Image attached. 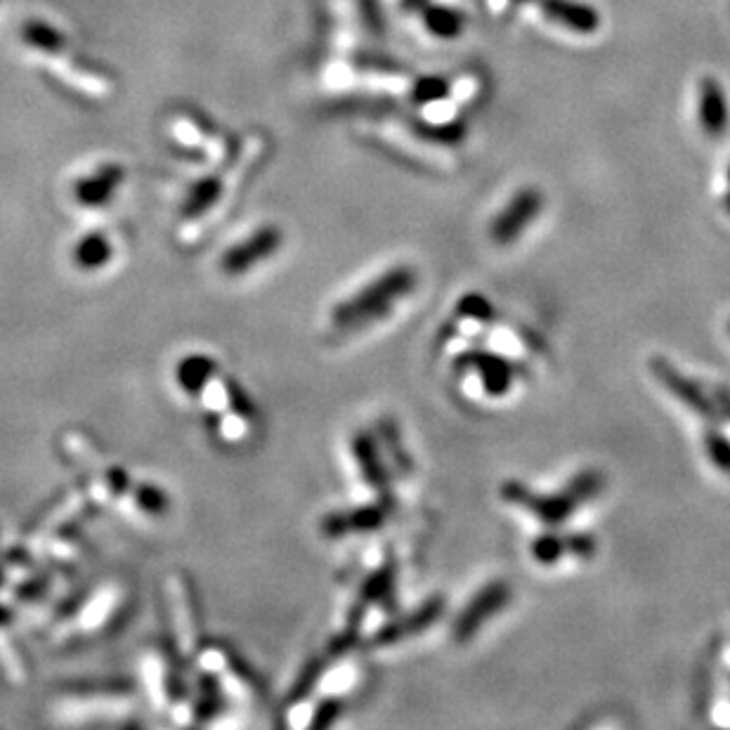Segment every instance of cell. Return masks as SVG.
Here are the masks:
<instances>
[{
	"mask_svg": "<svg viewBox=\"0 0 730 730\" xmlns=\"http://www.w3.org/2000/svg\"><path fill=\"white\" fill-rule=\"evenodd\" d=\"M714 395H716V402H719L723 416H728V419H730V388L728 386L716 388Z\"/></svg>",
	"mask_w": 730,
	"mask_h": 730,
	"instance_id": "cell-22",
	"label": "cell"
},
{
	"mask_svg": "<svg viewBox=\"0 0 730 730\" xmlns=\"http://www.w3.org/2000/svg\"><path fill=\"white\" fill-rule=\"evenodd\" d=\"M728 336H730V322H728Z\"/></svg>",
	"mask_w": 730,
	"mask_h": 730,
	"instance_id": "cell-24",
	"label": "cell"
},
{
	"mask_svg": "<svg viewBox=\"0 0 730 730\" xmlns=\"http://www.w3.org/2000/svg\"><path fill=\"white\" fill-rule=\"evenodd\" d=\"M723 204H726V211L730 213V192L726 194V201H723Z\"/></svg>",
	"mask_w": 730,
	"mask_h": 730,
	"instance_id": "cell-23",
	"label": "cell"
},
{
	"mask_svg": "<svg viewBox=\"0 0 730 730\" xmlns=\"http://www.w3.org/2000/svg\"><path fill=\"white\" fill-rule=\"evenodd\" d=\"M416 284H419V275H416L414 267H390L381 277L362 286L348 301L338 303L331 310V327L338 331H357L381 322L395 310L397 303L404 301L416 289Z\"/></svg>",
	"mask_w": 730,
	"mask_h": 730,
	"instance_id": "cell-1",
	"label": "cell"
},
{
	"mask_svg": "<svg viewBox=\"0 0 730 730\" xmlns=\"http://www.w3.org/2000/svg\"><path fill=\"white\" fill-rule=\"evenodd\" d=\"M456 312L464 317H475V319H482V322H487V319H492V305L485 301V298L478 296V293H471V296H466L464 301L459 303V308H456Z\"/></svg>",
	"mask_w": 730,
	"mask_h": 730,
	"instance_id": "cell-21",
	"label": "cell"
},
{
	"mask_svg": "<svg viewBox=\"0 0 730 730\" xmlns=\"http://www.w3.org/2000/svg\"><path fill=\"white\" fill-rule=\"evenodd\" d=\"M447 83L442 81V78H423V81L416 83L414 88V100L416 102H435V100H442V97L447 95Z\"/></svg>",
	"mask_w": 730,
	"mask_h": 730,
	"instance_id": "cell-20",
	"label": "cell"
},
{
	"mask_svg": "<svg viewBox=\"0 0 730 730\" xmlns=\"http://www.w3.org/2000/svg\"><path fill=\"white\" fill-rule=\"evenodd\" d=\"M539 8L551 22L563 24L575 34H593L601 26L598 12L577 0H539Z\"/></svg>",
	"mask_w": 730,
	"mask_h": 730,
	"instance_id": "cell-11",
	"label": "cell"
},
{
	"mask_svg": "<svg viewBox=\"0 0 730 730\" xmlns=\"http://www.w3.org/2000/svg\"><path fill=\"white\" fill-rule=\"evenodd\" d=\"M650 371H653V376L662 383L664 388L669 390L671 395L676 397V400H679L681 404H686L690 412H695L705 421L719 426L723 419V412H721L719 402H716V395H707L705 388H702L700 383L683 374L681 369H676L674 364H671L669 360H664V357H653V360H650Z\"/></svg>",
	"mask_w": 730,
	"mask_h": 730,
	"instance_id": "cell-3",
	"label": "cell"
},
{
	"mask_svg": "<svg viewBox=\"0 0 730 730\" xmlns=\"http://www.w3.org/2000/svg\"><path fill=\"white\" fill-rule=\"evenodd\" d=\"M279 246H282V232H279L277 227H263V230L253 232L249 239L232 246V249L225 253L223 270L227 275H239V272L251 270L253 265L270 258Z\"/></svg>",
	"mask_w": 730,
	"mask_h": 730,
	"instance_id": "cell-8",
	"label": "cell"
},
{
	"mask_svg": "<svg viewBox=\"0 0 730 730\" xmlns=\"http://www.w3.org/2000/svg\"><path fill=\"white\" fill-rule=\"evenodd\" d=\"M123 180V168L121 166H102L100 171H95L93 175H86L83 180H78V185L74 189L78 204L81 206H104L109 199L114 197V192L119 189Z\"/></svg>",
	"mask_w": 730,
	"mask_h": 730,
	"instance_id": "cell-13",
	"label": "cell"
},
{
	"mask_svg": "<svg viewBox=\"0 0 730 730\" xmlns=\"http://www.w3.org/2000/svg\"><path fill=\"white\" fill-rule=\"evenodd\" d=\"M395 582H397L395 565L386 563L383 567H378L374 575H371L362 586V591H360L362 603L371 605V603L388 601V596H395Z\"/></svg>",
	"mask_w": 730,
	"mask_h": 730,
	"instance_id": "cell-15",
	"label": "cell"
},
{
	"mask_svg": "<svg viewBox=\"0 0 730 730\" xmlns=\"http://www.w3.org/2000/svg\"><path fill=\"white\" fill-rule=\"evenodd\" d=\"M544 206V197L539 189L527 187L520 189V192L513 197L508 204L501 208V213L494 218V223L490 227V234L494 239V244L499 246H508L513 244L520 234H523L527 227L534 223L539 211Z\"/></svg>",
	"mask_w": 730,
	"mask_h": 730,
	"instance_id": "cell-5",
	"label": "cell"
},
{
	"mask_svg": "<svg viewBox=\"0 0 730 730\" xmlns=\"http://www.w3.org/2000/svg\"><path fill=\"white\" fill-rule=\"evenodd\" d=\"M442 612H445V601H442L440 596L428 598V601L421 603L414 612H409V615L404 617H397L390 624H386V627L378 629L374 638H371V645H376V648H386V645H397L407 641V638L433 627V624L442 617Z\"/></svg>",
	"mask_w": 730,
	"mask_h": 730,
	"instance_id": "cell-7",
	"label": "cell"
},
{
	"mask_svg": "<svg viewBox=\"0 0 730 730\" xmlns=\"http://www.w3.org/2000/svg\"><path fill=\"white\" fill-rule=\"evenodd\" d=\"M603 487L605 475L596 471V468H586L558 492H534L523 482L508 480L501 485V499L508 501L511 506L525 508L539 523L558 527L567 518L575 516L577 508H582L586 501L596 499L603 492Z\"/></svg>",
	"mask_w": 730,
	"mask_h": 730,
	"instance_id": "cell-2",
	"label": "cell"
},
{
	"mask_svg": "<svg viewBox=\"0 0 730 730\" xmlns=\"http://www.w3.org/2000/svg\"><path fill=\"white\" fill-rule=\"evenodd\" d=\"M456 371H473L480 378L485 395L501 397L511 390L516 378L520 376V367L501 355L482 353V350H468L454 360Z\"/></svg>",
	"mask_w": 730,
	"mask_h": 730,
	"instance_id": "cell-6",
	"label": "cell"
},
{
	"mask_svg": "<svg viewBox=\"0 0 730 730\" xmlns=\"http://www.w3.org/2000/svg\"><path fill=\"white\" fill-rule=\"evenodd\" d=\"M112 256V244H109L107 237L102 234H86L76 246V263L83 265L86 270H93V267H100Z\"/></svg>",
	"mask_w": 730,
	"mask_h": 730,
	"instance_id": "cell-16",
	"label": "cell"
},
{
	"mask_svg": "<svg viewBox=\"0 0 730 730\" xmlns=\"http://www.w3.org/2000/svg\"><path fill=\"white\" fill-rule=\"evenodd\" d=\"M511 584L504 582V579H497V582L485 584L482 589L471 598V603H466V608L459 612L454 619L452 636L456 643H468L473 641L475 634L485 627L490 619L506 608L511 603Z\"/></svg>",
	"mask_w": 730,
	"mask_h": 730,
	"instance_id": "cell-4",
	"label": "cell"
},
{
	"mask_svg": "<svg viewBox=\"0 0 730 730\" xmlns=\"http://www.w3.org/2000/svg\"><path fill=\"white\" fill-rule=\"evenodd\" d=\"M700 123L707 135L719 138L728 128V104L721 86L712 78L702 81L700 88Z\"/></svg>",
	"mask_w": 730,
	"mask_h": 730,
	"instance_id": "cell-14",
	"label": "cell"
},
{
	"mask_svg": "<svg viewBox=\"0 0 730 730\" xmlns=\"http://www.w3.org/2000/svg\"><path fill=\"white\" fill-rule=\"evenodd\" d=\"M530 553L539 565H556L567 553H572L577 558L593 556L596 553V542H593L591 534L544 532L534 539Z\"/></svg>",
	"mask_w": 730,
	"mask_h": 730,
	"instance_id": "cell-9",
	"label": "cell"
},
{
	"mask_svg": "<svg viewBox=\"0 0 730 730\" xmlns=\"http://www.w3.org/2000/svg\"><path fill=\"white\" fill-rule=\"evenodd\" d=\"M353 454H355L357 464H360L362 478L367 480V485L371 487V490L383 494V497H390V490H393V485H390V473H388V468L383 466V459H381V454H378L376 442L369 433H360L353 440Z\"/></svg>",
	"mask_w": 730,
	"mask_h": 730,
	"instance_id": "cell-12",
	"label": "cell"
},
{
	"mask_svg": "<svg viewBox=\"0 0 730 730\" xmlns=\"http://www.w3.org/2000/svg\"><path fill=\"white\" fill-rule=\"evenodd\" d=\"M728 180H730V171H728Z\"/></svg>",
	"mask_w": 730,
	"mask_h": 730,
	"instance_id": "cell-25",
	"label": "cell"
},
{
	"mask_svg": "<svg viewBox=\"0 0 730 730\" xmlns=\"http://www.w3.org/2000/svg\"><path fill=\"white\" fill-rule=\"evenodd\" d=\"M393 508H395V504L390 506V499H388V501H383V504L355 508V511H345V513H334V516L324 523V530H327L329 534H334V537H341V534H350V532L378 530V527L386 525V520Z\"/></svg>",
	"mask_w": 730,
	"mask_h": 730,
	"instance_id": "cell-10",
	"label": "cell"
},
{
	"mask_svg": "<svg viewBox=\"0 0 730 730\" xmlns=\"http://www.w3.org/2000/svg\"><path fill=\"white\" fill-rule=\"evenodd\" d=\"M24 41L29 48H36L38 52H48V55H57L64 48V38L55 26L43 22H29L22 31Z\"/></svg>",
	"mask_w": 730,
	"mask_h": 730,
	"instance_id": "cell-17",
	"label": "cell"
},
{
	"mask_svg": "<svg viewBox=\"0 0 730 730\" xmlns=\"http://www.w3.org/2000/svg\"><path fill=\"white\" fill-rule=\"evenodd\" d=\"M705 454L707 459L712 461L716 471L723 475H730V438L726 433H721L719 426L707 428L705 433Z\"/></svg>",
	"mask_w": 730,
	"mask_h": 730,
	"instance_id": "cell-18",
	"label": "cell"
},
{
	"mask_svg": "<svg viewBox=\"0 0 730 730\" xmlns=\"http://www.w3.org/2000/svg\"><path fill=\"white\" fill-rule=\"evenodd\" d=\"M426 26L433 31L435 36L454 38L461 34V29H464V19H461L459 12H454V10L433 8L426 12Z\"/></svg>",
	"mask_w": 730,
	"mask_h": 730,
	"instance_id": "cell-19",
	"label": "cell"
}]
</instances>
